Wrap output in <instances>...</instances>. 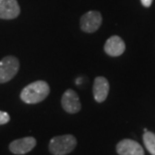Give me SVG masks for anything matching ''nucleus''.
I'll return each instance as SVG.
<instances>
[{"instance_id":"obj_1","label":"nucleus","mask_w":155,"mask_h":155,"mask_svg":"<svg viewBox=\"0 0 155 155\" xmlns=\"http://www.w3.org/2000/svg\"><path fill=\"white\" fill-rule=\"evenodd\" d=\"M51 89L45 81H36L24 87L20 93L21 101L26 104H38L49 95Z\"/></svg>"},{"instance_id":"obj_2","label":"nucleus","mask_w":155,"mask_h":155,"mask_svg":"<svg viewBox=\"0 0 155 155\" xmlns=\"http://www.w3.org/2000/svg\"><path fill=\"white\" fill-rule=\"evenodd\" d=\"M77 146L75 136L67 134L55 136L51 138L48 144V150L52 155H67L71 153Z\"/></svg>"},{"instance_id":"obj_3","label":"nucleus","mask_w":155,"mask_h":155,"mask_svg":"<svg viewBox=\"0 0 155 155\" xmlns=\"http://www.w3.org/2000/svg\"><path fill=\"white\" fill-rule=\"evenodd\" d=\"M19 70V61L14 55H6L0 61V84L9 82Z\"/></svg>"},{"instance_id":"obj_4","label":"nucleus","mask_w":155,"mask_h":155,"mask_svg":"<svg viewBox=\"0 0 155 155\" xmlns=\"http://www.w3.org/2000/svg\"><path fill=\"white\" fill-rule=\"evenodd\" d=\"M102 24V15L99 11H88L81 17L80 25L83 31L93 33L100 28Z\"/></svg>"},{"instance_id":"obj_5","label":"nucleus","mask_w":155,"mask_h":155,"mask_svg":"<svg viewBox=\"0 0 155 155\" xmlns=\"http://www.w3.org/2000/svg\"><path fill=\"white\" fill-rule=\"evenodd\" d=\"M61 107L69 114H76L82 109L79 96L72 89L67 90L61 97Z\"/></svg>"},{"instance_id":"obj_6","label":"nucleus","mask_w":155,"mask_h":155,"mask_svg":"<svg viewBox=\"0 0 155 155\" xmlns=\"http://www.w3.org/2000/svg\"><path fill=\"white\" fill-rule=\"evenodd\" d=\"M36 145V140L33 137H24L12 141L9 144V150L15 155H23L30 152Z\"/></svg>"},{"instance_id":"obj_7","label":"nucleus","mask_w":155,"mask_h":155,"mask_svg":"<svg viewBox=\"0 0 155 155\" xmlns=\"http://www.w3.org/2000/svg\"><path fill=\"white\" fill-rule=\"evenodd\" d=\"M116 151L119 155H144V150L141 145L132 139L121 140L117 144Z\"/></svg>"},{"instance_id":"obj_8","label":"nucleus","mask_w":155,"mask_h":155,"mask_svg":"<svg viewBox=\"0 0 155 155\" xmlns=\"http://www.w3.org/2000/svg\"><path fill=\"white\" fill-rule=\"evenodd\" d=\"M20 13L17 0H0V18L14 19Z\"/></svg>"},{"instance_id":"obj_9","label":"nucleus","mask_w":155,"mask_h":155,"mask_svg":"<svg viewBox=\"0 0 155 155\" xmlns=\"http://www.w3.org/2000/svg\"><path fill=\"white\" fill-rule=\"evenodd\" d=\"M110 85L106 78L104 77H97L94 81V86H93V94L94 99L98 103H102L107 99L109 94Z\"/></svg>"},{"instance_id":"obj_10","label":"nucleus","mask_w":155,"mask_h":155,"mask_svg":"<svg viewBox=\"0 0 155 155\" xmlns=\"http://www.w3.org/2000/svg\"><path fill=\"white\" fill-rule=\"evenodd\" d=\"M125 42L118 35H113L108 38L104 45L105 52L110 57H119L125 51Z\"/></svg>"},{"instance_id":"obj_11","label":"nucleus","mask_w":155,"mask_h":155,"mask_svg":"<svg viewBox=\"0 0 155 155\" xmlns=\"http://www.w3.org/2000/svg\"><path fill=\"white\" fill-rule=\"evenodd\" d=\"M143 142L146 147V149L149 151L151 155H155V134L153 132L147 131L145 129V132L143 134Z\"/></svg>"},{"instance_id":"obj_12","label":"nucleus","mask_w":155,"mask_h":155,"mask_svg":"<svg viewBox=\"0 0 155 155\" xmlns=\"http://www.w3.org/2000/svg\"><path fill=\"white\" fill-rule=\"evenodd\" d=\"M9 121H10V116H9V114L6 112H3V111H0V125L7 124Z\"/></svg>"},{"instance_id":"obj_13","label":"nucleus","mask_w":155,"mask_h":155,"mask_svg":"<svg viewBox=\"0 0 155 155\" xmlns=\"http://www.w3.org/2000/svg\"><path fill=\"white\" fill-rule=\"evenodd\" d=\"M142 5L144 6V7H150L151 4H152V1L153 0H140Z\"/></svg>"}]
</instances>
